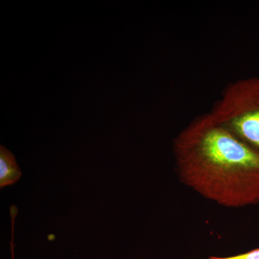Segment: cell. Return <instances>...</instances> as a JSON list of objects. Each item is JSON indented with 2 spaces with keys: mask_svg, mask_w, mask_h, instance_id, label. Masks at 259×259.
<instances>
[{
  "mask_svg": "<svg viewBox=\"0 0 259 259\" xmlns=\"http://www.w3.org/2000/svg\"><path fill=\"white\" fill-rule=\"evenodd\" d=\"M173 151L181 182L204 198L228 208L259 203V154L209 112L181 131Z\"/></svg>",
  "mask_w": 259,
  "mask_h": 259,
  "instance_id": "6da1fadb",
  "label": "cell"
},
{
  "mask_svg": "<svg viewBox=\"0 0 259 259\" xmlns=\"http://www.w3.org/2000/svg\"><path fill=\"white\" fill-rule=\"evenodd\" d=\"M209 112L218 123L259 154V77L228 83Z\"/></svg>",
  "mask_w": 259,
  "mask_h": 259,
  "instance_id": "7a4b0ae2",
  "label": "cell"
},
{
  "mask_svg": "<svg viewBox=\"0 0 259 259\" xmlns=\"http://www.w3.org/2000/svg\"><path fill=\"white\" fill-rule=\"evenodd\" d=\"M22 177L14 155L0 146V188L15 185Z\"/></svg>",
  "mask_w": 259,
  "mask_h": 259,
  "instance_id": "3957f363",
  "label": "cell"
},
{
  "mask_svg": "<svg viewBox=\"0 0 259 259\" xmlns=\"http://www.w3.org/2000/svg\"><path fill=\"white\" fill-rule=\"evenodd\" d=\"M204 259H259V248L241 253V254L232 255V256H210Z\"/></svg>",
  "mask_w": 259,
  "mask_h": 259,
  "instance_id": "277c9868",
  "label": "cell"
},
{
  "mask_svg": "<svg viewBox=\"0 0 259 259\" xmlns=\"http://www.w3.org/2000/svg\"><path fill=\"white\" fill-rule=\"evenodd\" d=\"M15 218H13L12 219V241H11V250H12V255H13V259H14V255H13V248H14V245H13V236H14V225H15Z\"/></svg>",
  "mask_w": 259,
  "mask_h": 259,
  "instance_id": "5b68a950",
  "label": "cell"
}]
</instances>
